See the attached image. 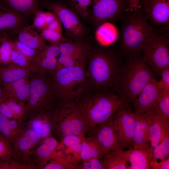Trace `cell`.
<instances>
[{
	"label": "cell",
	"mask_w": 169,
	"mask_h": 169,
	"mask_svg": "<svg viewBox=\"0 0 169 169\" xmlns=\"http://www.w3.org/2000/svg\"><path fill=\"white\" fill-rule=\"evenodd\" d=\"M97 42L103 46L113 44L118 39V30L112 23L105 22L98 28L95 34Z\"/></svg>",
	"instance_id": "28"
},
{
	"label": "cell",
	"mask_w": 169,
	"mask_h": 169,
	"mask_svg": "<svg viewBox=\"0 0 169 169\" xmlns=\"http://www.w3.org/2000/svg\"><path fill=\"white\" fill-rule=\"evenodd\" d=\"M1 0H0V1H1Z\"/></svg>",
	"instance_id": "55"
},
{
	"label": "cell",
	"mask_w": 169,
	"mask_h": 169,
	"mask_svg": "<svg viewBox=\"0 0 169 169\" xmlns=\"http://www.w3.org/2000/svg\"><path fill=\"white\" fill-rule=\"evenodd\" d=\"M13 153L10 142L0 133V158L4 160L8 159L13 155Z\"/></svg>",
	"instance_id": "44"
},
{
	"label": "cell",
	"mask_w": 169,
	"mask_h": 169,
	"mask_svg": "<svg viewBox=\"0 0 169 169\" xmlns=\"http://www.w3.org/2000/svg\"><path fill=\"white\" fill-rule=\"evenodd\" d=\"M43 140L32 129H24L14 142V151L18 156L26 157L30 150L39 144Z\"/></svg>",
	"instance_id": "20"
},
{
	"label": "cell",
	"mask_w": 169,
	"mask_h": 169,
	"mask_svg": "<svg viewBox=\"0 0 169 169\" xmlns=\"http://www.w3.org/2000/svg\"><path fill=\"white\" fill-rule=\"evenodd\" d=\"M78 169H103V168L100 159L94 158L87 160H79Z\"/></svg>",
	"instance_id": "43"
},
{
	"label": "cell",
	"mask_w": 169,
	"mask_h": 169,
	"mask_svg": "<svg viewBox=\"0 0 169 169\" xmlns=\"http://www.w3.org/2000/svg\"><path fill=\"white\" fill-rule=\"evenodd\" d=\"M41 34L45 40L50 44H59L63 39L62 33L55 31L46 28L40 32Z\"/></svg>",
	"instance_id": "41"
},
{
	"label": "cell",
	"mask_w": 169,
	"mask_h": 169,
	"mask_svg": "<svg viewBox=\"0 0 169 169\" xmlns=\"http://www.w3.org/2000/svg\"><path fill=\"white\" fill-rule=\"evenodd\" d=\"M129 4V11H135L141 7L140 4V0H128Z\"/></svg>",
	"instance_id": "51"
},
{
	"label": "cell",
	"mask_w": 169,
	"mask_h": 169,
	"mask_svg": "<svg viewBox=\"0 0 169 169\" xmlns=\"http://www.w3.org/2000/svg\"><path fill=\"white\" fill-rule=\"evenodd\" d=\"M104 156L96 142L90 137L83 136L80 159L87 160L91 158L100 159Z\"/></svg>",
	"instance_id": "30"
},
{
	"label": "cell",
	"mask_w": 169,
	"mask_h": 169,
	"mask_svg": "<svg viewBox=\"0 0 169 169\" xmlns=\"http://www.w3.org/2000/svg\"><path fill=\"white\" fill-rule=\"evenodd\" d=\"M169 26L160 30L155 28L143 45L142 58L154 74L161 76L162 71L169 67Z\"/></svg>",
	"instance_id": "7"
},
{
	"label": "cell",
	"mask_w": 169,
	"mask_h": 169,
	"mask_svg": "<svg viewBox=\"0 0 169 169\" xmlns=\"http://www.w3.org/2000/svg\"><path fill=\"white\" fill-rule=\"evenodd\" d=\"M114 130L123 148L132 146L134 113L130 104L124 101L111 117Z\"/></svg>",
	"instance_id": "9"
},
{
	"label": "cell",
	"mask_w": 169,
	"mask_h": 169,
	"mask_svg": "<svg viewBox=\"0 0 169 169\" xmlns=\"http://www.w3.org/2000/svg\"><path fill=\"white\" fill-rule=\"evenodd\" d=\"M46 28L53 31L62 33L61 24L58 17L56 19L49 24Z\"/></svg>",
	"instance_id": "50"
},
{
	"label": "cell",
	"mask_w": 169,
	"mask_h": 169,
	"mask_svg": "<svg viewBox=\"0 0 169 169\" xmlns=\"http://www.w3.org/2000/svg\"><path fill=\"white\" fill-rule=\"evenodd\" d=\"M13 49L18 51L28 58L30 60L39 52L17 40H11Z\"/></svg>",
	"instance_id": "40"
},
{
	"label": "cell",
	"mask_w": 169,
	"mask_h": 169,
	"mask_svg": "<svg viewBox=\"0 0 169 169\" xmlns=\"http://www.w3.org/2000/svg\"><path fill=\"white\" fill-rule=\"evenodd\" d=\"M79 160L74 155L68 153L62 148L57 150L43 169H78Z\"/></svg>",
	"instance_id": "24"
},
{
	"label": "cell",
	"mask_w": 169,
	"mask_h": 169,
	"mask_svg": "<svg viewBox=\"0 0 169 169\" xmlns=\"http://www.w3.org/2000/svg\"><path fill=\"white\" fill-rule=\"evenodd\" d=\"M29 81L17 90L8 94V99L17 102L25 104L28 101L30 93Z\"/></svg>",
	"instance_id": "37"
},
{
	"label": "cell",
	"mask_w": 169,
	"mask_h": 169,
	"mask_svg": "<svg viewBox=\"0 0 169 169\" xmlns=\"http://www.w3.org/2000/svg\"><path fill=\"white\" fill-rule=\"evenodd\" d=\"M84 64L61 68L52 74L54 96L59 103L74 101L84 90L87 79Z\"/></svg>",
	"instance_id": "4"
},
{
	"label": "cell",
	"mask_w": 169,
	"mask_h": 169,
	"mask_svg": "<svg viewBox=\"0 0 169 169\" xmlns=\"http://www.w3.org/2000/svg\"><path fill=\"white\" fill-rule=\"evenodd\" d=\"M134 124L132 146L134 148L147 147L149 144L151 115H138L134 113Z\"/></svg>",
	"instance_id": "17"
},
{
	"label": "cell",
	"mask_w": 169,
	"mask_h": 169,
	"mask_svg": "<svg viewBox=\"0 0 169 169\" xmlns=\"http://www.w3.org/2000/svg\"><path fill=\"white\" fill-rule=\"evenodd\" d=\"M22 120L9 118L0 113V133L10 143H14L23 130Z\"/></svg>",
	"instance_id": "25"
},
{
	"label": "cell",
	"mask_w": 169,
	"mask_h": 169,
	"mask_svg": "<svg viewBox=\"0 0 169 169\" xmlns=\"http://www.w3.org/2000/svg\"><path fill=\"white\" fill-rule=\"evenodd\" d=\"M55 123L53 133L61 141L70 135L85 136L88 129L74 101L59 103L55 108Z\"/></svg>",
	"instance_id": "6"
},
{
	"label": "cell",
	"mask_w": 169,
	"mask_h": 169,
	"mask_svg": "<svg viewBox=\"0 0 169 169\" xmlns=\"http://www.w3.org/2000/svg\"><path fill=\"white\" fill-rule=\"evenodd\" d=\"M169 154V136L165 137L153 149L151 161L165 159Z\"/></svg>",
	"instance_id": "33"
},
{
	"label": "cell",
	"mask_w": 169,
	"mask_h": 169,
	"mask_svg": "<svg viewBox=\"0 0 169 169\" xmlns=\"http://www.w3.org/2000/svg\"><path fill=\"white\" fill-rule=\"evenodd\" d=\"M83 136L70 135L64 137L61 140L65 146L69 148L74 153V155L78 160L80 159Z\"/></svg>",
	"instance_id": "32"
},
{
	"label": "cell",
	"mask_w": 169,
	"mask_h": 169,
	"mask_svg": "<svg viewBox=\"0 0 169 169\" xmlns=\"http://www.w3.org/2000/svg\"><path fill=\"white\" fill-rule=\"evenodd\" d=\"M6 37V36L4 34H3V33H0V45Z\"/></svg>",
	"instance_id": "53"
},
{
	"label": "cell",
	"mask_w": 169,
	"mask_h": 169,
	"mask_svg": "<svg viewBox=\"0 0 169 169\" xmlns=\"http://www.w3.org/2000/svg\"><path fill=\"white\" fill-rule=\"evenodd\" d=\"M74 9L84 17L89 15L92 7V0H71Z\"/></svg>",
	"instance_id": "39"
},
{
	"label": "cell",
	"mask_w": 169,
	"mask_h": 169,
	"mask_svg": "<svg viewBox=\"0 0 169 169\" xmlns=\"http://www.w3.org/2000/svg\"><path fill=\"white\" fill-rule=\"evenodd\" d=\"M49 8L57 16L66 33L71 36L80 35L83 30V25L75 14L65 6L59 3H49Z\"/></svg>",
	"instance_id": "14"
},
{
	"label": "cell",
	"mask_w": 169,
	"mask_h": 169,
	"mask_svg": "<svg viewBox=\"0 0 169 169\" xmlns=\"http://www.w3.org/2000/svg\"><path fill=\"white\" fill-rule=\"evenodd\" d=\"M111 117L90 130L87 134L96 142L104 156L113 150L122 149L113 128Z\"/></svg>",
	"instance_id": "11"
},
{
	"label": "cell",
	"mask_w": 169,
	"mask_h": 169,
	"mask_svg": "<svg viewBox=\"0 0 169 169\" xmlns=\"http://www.w3.org/2000/svg\"><path fill=\"white\" fill-rule=\"evenodd\" d=\"M123 101L117 94L103 93L78 97L75 101L84 118L88 132L110 118Z\"/></svg>",
	"instance_id": "3"
},
{
	"label": "cell",
	"mask_w": 169,
	"mask_h": 169,
	"mask_svg": "<svg viewBox=\"0 0 169 169\" xmlns=\"http://www.w3.org/2000/svg\"><path fill=\"white\" fill-rule=\"evenodd\" d=\"M121 63L120 55L97 51L89 62L86 71L87 79L100 88L115 85L121 69Z\"/></svg>",
	"instance_id": "5"
},
{
	"label": "cell",
	"mask_w": 169,
	"mask_h": 169,
	"mask_svg": "<svg viewBox=\"0 0 169 169\" xmlns=\"http://www.w3.org/2000/svg\"><path fill=\"white\" fill-rule=\"evenodd\" d=\"M17 33V40L28 46L40 52L47 45L40 32L32 25L20 28Z\"/></svg>",
	"instance_id": "22"
},
{
	"label": "cell",
	"mask_w": 169,
	"mask_h": 169,
	"mask_svg": "<svg viewBox=\"0 0 169 169\" xmlns=\"http://www.w3.org/2000/svg\"><path fill=\"white\" fill-rule=\"evenodd\" d=\"M85 58V51L68 57L57 63L55 71L61 68L71 67L84 64Z\"/></svg>",
	"instance_id": "34"
},
{
	"label": "cell",
	"mask_w": 169,
	"mask_h": 169,
	"mask_svg": "<svg viewBox=\"0 0 169 169\" xmlns=\"http://www.w3.org/2000/svg\"><path fill=\"white\" fill-rule=\"evenodd\" d=\"M103 169H128L126 153L122 149H118L108 153L100 159Z\"/></svg>",
	"instance_id": "26"
},
{
	"label": "cell",
	"mask_w": 169,
	"mask_h": 169,
	"mask_svg": "<svg viewBox=\"0 0 169 169\" xmlns=\"http://www.w3.org/2000/svg\"><path fill=\"white\" fill-rule=\"evenodd\" d=\"M30 77L25 78L4 84L3 87L8 94L13 92L21 88L29 81Z\"/></svg>",
	"instance_id": "45"
},
{
	"label": "cell",
	"mask_w": 169,
	"mask_h": 169,
	"mask_svg": "<svg viewBox=\"0 0 169 169\" xmlns=\"http://www.w3.org/2000/svg\"><path fill=\"white\" fill-rule=\"evenodd\" d=\"M8 7L25 15L34 14L38 9V0H1Z\"/></svg>",
	"instance_id": "29"
},
{
	"label": "cell",
	"mask_w": 169,
	"mask_h": 169,
	"mask_svg": "<svg viewBox=\"0 0 169 169\" xmlns=\"http://www.w3.org/2000/svg\"><path fill=\"white\" fill-rule=\"evenodd\" d=\"M161 76V79L157 82L158 88L161 91L169 92V67L162 71Z\"/></svg>",
	"instance_id": "47"
},
{
	"label": "cell",
	"mask_w": 169,
	"mask_h": 169,
	"mask_svg": "<svg viewBox=\"0 0 169 169\" xmlns=\"http://www.w3.org/2000/svg\"><path fill=\"white\" fill-rule=\"evenodd\" d=\"M115 84L117 95L124 101L133 103L145 86L154 79V73L140 53L127 55Z\"/></svg>",
	"instance_id": "1"
},
{
	"label": "cell",
	"mask_w": 169,
	"mask_h": 169,
	"mask_svg": "<svg viewBox=\"0 0 169 169\" xmlns=\"http://www.w3.org/2000/svg\"><path fill=\"white\" fill-rule=\"evenodd\" d=\"M154 112L169 119V92L161 91Z\"/></svg>",
	"instance_id": "36"
},
{
	"label": "cell",
	"mask_w": 169,
	"mask_h": 169,
	"mask_svg": "<svg viewBox=\"0 0 169 169\" xmlns=\"http://www.w3.org/2000/svg\"><path fill=\"white\" fill-rule=\"evenodd\" d=\"M120 21L118 39L123 53L126 55L140 53L155 27L149 23L141 7L129 12Z\"/></svg>",
	"instance_id": "2"
},
{
	"label": "cell",
	"mask_w": 169,
	"mask_h": 169,
	"mask_svg": "<svg viewBox=\"0 0 169 169\" xmlns=\"http://www.w3.org/2000/svg\"><path fill=\"white\" fill-rule=\"evenodd\" d=\"M157 82L155 78L151 80L134 101L133 104L135 114L151 115L154 112L161 91Z\"/></svg>",
	"instance_id": "12"
},
{
	"label": "cell",
	"mask_w": 169,
	"mask_h": 169,
	"mask_svg": "<svg viewBox=\"0 0 169 169\" xmlns=\"http://www.w3.org/2000/svg\"><path fill=\"white\" fill-rule=\"evenodd\" d=\"M93 17L97 23L121 19L129 12L125 0H93Z\"/></svg>",
	"instance_id": "10"
},
{
	"label": "cell",
	"mask_w": 169,
	"mask_h": 169,
	"mask_svg": "<svg viewBox=\"0 0 169 169\" xmlns=\"http://www.w3.org/2000/svg\"><path fill=\"white\" fill-rule=\"evenodd\" d=\"M8 99V95L3 87L2 88L0 83V103Z\"/></svg>",
	"instance_id": "52"
},
{
	"label": "cell",
	"mask_w": 169,
	"mask_h": 169,
	"mask_svg": "<svg viewBox=\"0 0 169 169\" xmlns=\"http://www.w3.org/2000/svg\"><path fill=\"white\" fill-rule=\"evenodd\" d=\"M153 149L149 146L141 148H131L125 151L128 162L130 164L128 169H151Z\"/></svg>",
	"instance_id": "21"
},
{
	"label": "cell",
	"mask_w": 169,
	"mask_h": 169,
	"mask_svg": "<svg viewBox=\"0 0 169 169\" xmlns=\"http://www.w3.org/2000/svg\"><path fill=\"white\" fill-rule=\"evenodd\" d=\"M0 113L9 119H14L13 113L5 101L0 103Z\"/></svg>",
	"instance_id": "49"
},
{
	"label": "cell",
	"mask_w": 169,
	"mask_h": 169,
	"mask_svg": "<svg viewBox=\"0 0 169 169\" xmlns=\"http://www.w3.org/2000/svg\"><path fill=\"white\" fill-rule=\"evenodd\" d=\"M59 146L58 140L53 137L50 136L44 139L30 153H32L34 164L43 169L52 158Z\"/></svg>",
	"instance_id": "18"
},
{
	"label": "cell",
	"mask_w": 169,
	"mask_h": 169,
	"mask_svg": "<svg viewBox=\"0 0 169 169\" xmlns=\"http://www.w3.org/2000/svg\"><path fill=\"white\" fill-rule=\"evenodd\" d=\"M143 9L153 27L169 26V0H151Z\"/></svg>",
	"instance_id": "15"
},
{
	"label": "cell",
	"mask_w": 169,
	"mask_h": 169,
	"mask_svg": "<svg viewBox=\"0 0 169 169\" xmlns=\"http://www.w3.org/2000/svg\"><path fill=\"white\" fill-rule=\"evenodd\" d=\"M0 68V83L1 85L10 83L21 79L30 77L32 74L28 68H23L10 64Z\"/></svg>",
	"instance_id": "27"
},
{
	"label": "cell",
	"mask_w": 169,
	"mask_h": 169,
	"mask_svg": "<svg viewBox=\"0 0 169 169\" xmlns=\"http://www.w3.org/2000/svg\"><path fill=\"white\" fill-rule=\"evenodd\" d=\"M60 52L59 57L57 63L65 58L75 54L85 51L82 45L78 43L63 41V39L59 44Z\"/></svg>",
	"instance_id": "31"
},
{
	"label": "cell",
	"mask_w": 169,
	"mask_h": 169,
	"mask_svg": "<svg viewBox=\"0 0 169 169\" xmlns=\"http://www.w3.org/2000/svg\"><path fill=\"white\" fill-rule=\"evenodd\" d=\"M13 49L11 40L6 36L0 45V64H11L10 56Z\"/></svg>",
	"instance_id": "35"
},
{
	"label": "cell",
	"mask_w": 169,
	"mask_h": 169,
	"mask_svg": "<svg viewBox=\"0 0 169 169\" xmlns=\"http://www.w3.org/2000/svg\"><path fill=\"white\" fill-rule=\"evenodd\" d=\"M169 136V119L155 112L151 115L149 140L153 148Z\"/></svg>",
	"instance_id": "19"
},
{
	"label": "cell",
	"mask_w": 169,
	"mask_h": 169,
	"mask_svg": "<svg viewBox=\"0 0 169 169\" xmlns=\"http://www.w3.org/2000/svg\"><path fill=\"white\" fill-rule=\"evenodd\" d=\"M28 126L43 140L51 136L55 123V108L41 112L31 118Z\"/></svg>",
	"instance_id": "16"
},
{
	"label": "cell",
	"mask_w": 169,
	"mask_h": 169,
	"mask_svg": "<svg viewBox=\"0 0 169 169\" xmlns=\"http://www.w3.org/2000/svg\"><path fill=\"white\" fill-rule=\"evenodd\" d=\"M32 26L40 32L46 28L45 11L37 9L34 13Z\"/></svg>",
	"instance_id": "46"
},
{
	"label": "cell",
	"mask_w": 169,
	"mask_h": 169,
	"mask_svg": "<svg viewBox=\"0 0 169 169\" xmlns=\"http://www.w3.org/2000/svg\"><path fill=\"white\" fill-rule=\"evenodd\" d=\"M33 73L29 78L30 93L26 104L24 118L32 116L53 108L54 99L51 79L47 73Z\"/></svg>",
	"instance_id": "8"
},
{
	"label": "cell",
	"mask_w": 169,
	"mask_h": 169,
	"mask_svg": "<svg viewBox=\"0 0 169 169\" xmlns=\"http://www.w3.org/2000/svg\"><path fill=\"white\" fill-rule=\"evenodd\" d=\"M13 113L15 119L22 120L26 112V105L8 99L5 101Z\"/></svg>",
	"instance_id": "38"
},
{
	"label": "cell",
	"mask_w": 169,
	"mask_h": 169,
	"mask_svg": "<svg viewBox=\"0 0 169 169\" xmlns=\"http://www.w3.org/2000/svg\"><path fill=\"white\" fill-rule=\"evenodd\" d=\"M60 54L58 44H50L30 61L28 68L32 73L52 74L56 70L57 59Z\"/></svg>",
	"instance_id": "13"
},
{
	"label": "cell",
	"mask_w": 169,
	"mask_h": 169,
	"mask_svg": "<svg viewBox=\"0 0 169 169\" xmlns=\"http://www.w3.org/2000/svg\"><path fill=\"white\" fill-rule=\"evenodd\" d=\"M150 165L151 169H169V156L167 158L161 160L160 161H151Z\"/></svg>",
	"instance_id": "48"
},
{
	"label": "cell",
	"mask_w": 169,
	"mask_h": 169,
	"mask_svg": "<svg viewBox=\"0 0 169 169\" xmlns=\"http://www.w3.org/2000/svg\"><path fill=\"white\" fill-rule=\"evenodd\" d=\"M151 0H144L143 4V7L146 6L150 2Z\"/></svg>",
	"instance_id": "54"
},
{
	"label": "cell",
	"mask_w": 169,
	"mask_h": 169,
	"mask_svg": "<svg viewBox=\"0 0 169 169\" xmlns=\"http://www.w3.org/2000/svg\"><path fill=\"white\" fill-rule=\"evenodd\" d=\"M11 64L23 68H28L30 60L26 56L13 49L10 56Z\"/></svg>",
	"instance_id": "42"
},
{
	"label": "cell",
	"mask_w": 169,
	"mask_h": 169,
	"mask_svg": "<svg viewBox=\"0 0 169 169\" xmlns=\"http://www.w3.org/2000/svg\"><path fill=\"white\" fill-rule=\"evenodd\" d=\"M23 21L21 14L0 1V33L19 28Z\"/></svg>",
	"instance_id": "23"
}]
</instances>
